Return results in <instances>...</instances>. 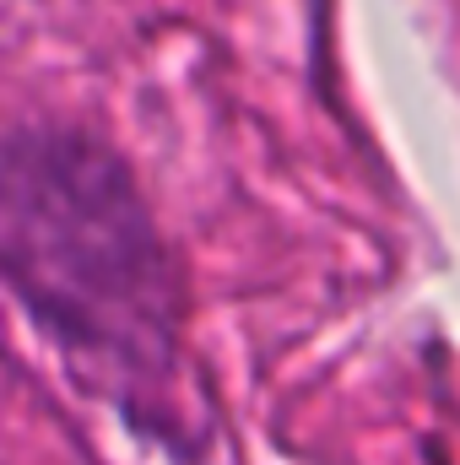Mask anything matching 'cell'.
I'll list each match as a JSON object with an SVG mask.
<instances>
[{"label":"cell","instance_id":"obj_1","mask_svg":"<svg viewBox=\"0 0 460 465\" xmlns=\"http://www.w3.org/2000/svg\"><path fill=\"white\" fill-rule=\"evenodd\" d=\"M5 271L38 331L125 384L174 357V282L157 228L98 141L33 124L5 146Z\"/></svg>","mask_w":460,"mask_h":465}]
</instances>
